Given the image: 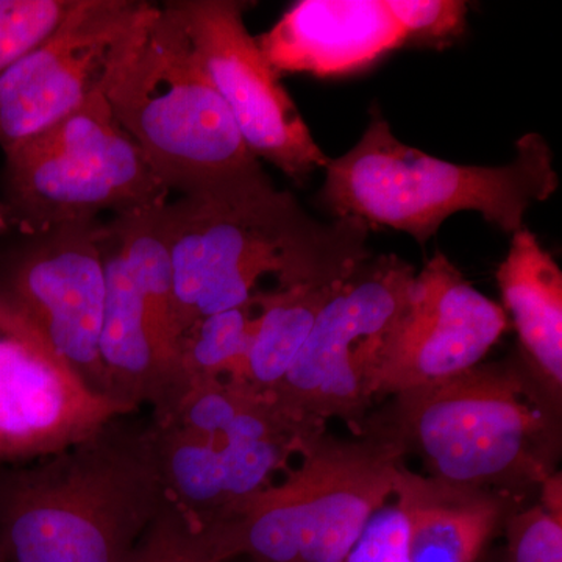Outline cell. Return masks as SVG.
Returning a JSON list of instances; mask_svg holds the SVG:
<instances>
[{"instance_id": "1", "label": "cell", "mask_w": 562, "mask_h": 562, "mask_svg": "<svg viewBox=\"0 0 562 562\" xmlns=\"http://www.w3.org/2000/svg\"><path fill=\"white\" fill-rule=\"evenodd\" d=\"M177 339L203 317L250 302L266 277L276 288L335 283L371 257L369 225L319 222L271 179L180 195L165 205Z\"/></svg>"}, {"instance_id": "2", "label": "cell", "mask_w": 562, "mask_h": 562, "mask_svg": "<svg viewBox=\"0 0 562 562\" xmlns=\"http://www.w3.org/2000/svg\"><path fill=\"white\" fill-rule=\"evenodd\" d=\"M120 416L69 449L0 468L7 562H128L166 502L154 424Z\"/></svg>"}, {"instance_id": "3", "label": "cell", "mask_w": 562, "mask_h": 562, "mask_svg": "<svg viewBox=\"0 0 562 562\" xmlns=\"http://www.w3.org/2000/svg\"><path fill=\"white\" fill-rule=\"evenodd\" d=\"M368 422L419 454L431 479L520 503L560 461L561 402L520 353L392 395Z\"/></svg>"}, {"instance_id": "4", "label": "cell", "mask_w": 562, "mask_h": 562, "mask_svg": "<svg viewBox=\"0 0 562 562\" xmlns=\"http://www.w3.org/2000/svg\"><path fill=\"white\" fill-rule=\"evenodd\" d=\"M103 94L169 191L210 194L269 179L168 3L146 2Z\"/></svg>"}, {"instance_id": "5", "label": "cell", "mask_w": 562, "mask_h": 562, "mask_svg": "<svg viewBox=\"0 0 562 562\" xmlns=\"http://www.w3.org/2000/svg\"><path fill=\"white\" fill-rule=\"evenodd\" d=\"M321 201L335 220L350 217L408 233L420 246L454 213L476 211L505 233L558 190L553 154L539 133L516 144L506 166H462L402 143L380 114L346 154L328 162Z\"/></svg>"}, {"instance_id": "6", "label": "cell", "mask_w": 562, "mask_h": 562, "mask_svg": "<svg viewBox=\"0 0 562 562\" xmlns=\"http://www.w3.org/2000/svg\"><path fill=\"white\" fill-rule=\"evenodd\" d=\"M299 454L283 483L206 528L222 561L342 562L406 465L402 447L369 422L353 439L317 432Z\"/></svg>"}, {"instance_id": "7", "label": "cell", "mask_w": 562, "mask_h": 562, "mask_svg": "<svg viewBox=\"0 0 562 562\" xmlns=\"http://www.w3.org/2000/svg\"><path fill=\"white\" fill-rule=\"evenodd\" d=\"M166 498L209 528L271 486L317 432L321 420L284 412L246 382L192 386L151 419Z\"/></svg>"}, {"instance_id": "8", "label": "cell", "mask_w": 562, "mask_h": 562, "mask_svg": "<svg viewBox=\"0 0 562 562\" xmlns=\"http://www.w3.org/2000/svg\"><path fill=\"white\" fill-rule=\"evenodd\" d=\"M7 216L21 232L98 221L169 202L138 144L114 117L103 90L40 135L5 151Z\"/></svg>"}, {"instance_id": "9", "label": "cell", "mask_w": 562, "mask_h": 562, "mask_svg": "<svg viewBox=\"0 0 562 562\" xmlns=\"http://www.w3.org/2000/svg\"><path fill=\"white\" fill-rule=\"evenodd\" d=\"M166 203L117 214L102 224L103 369L111 397L136 409L147 403L154 416L171 409L188 392L173 328Z\"/></svg>"}, {"instance_id": "10", "label": "cell", "mask_w": 562, "mask_h": 562, "mask_svg": "<svg viewBox=\"0 0 562 562\" xmlns=\"http://www.w3.org/2000/svg\"><path fill=\"white\" fill-rule=\"evenodd\" d=\"M416 269L397 255H371L339 284L279 386L284 412L327 424L336 417L361 436L373 403L380 349L405 308Z\"/></svg>"}, {"instance_id": "11", "label": "cell", "mask_w": 562, "mask_h": 562, "mask_svg": "<svg viewBox=\"0 0 562 562\" xmlns=\"http://www.w3.org/2000/svg\"><path fill=\"white\" fill-rule=\"evenodd\" d=\"M232 114L247 149L305 183L331 158L314 140L280 76L247 31L236 0L168 2Z\"/></svg>"}, {"instance_id": "12", "label": "cell", "mask_w": 562, "mask_h": 562, "mask_svg": "<svg viewBox=\"0 0 562 562\" xmlns=\"http://www.w3.org/2000/svg\"><path fill=\"white\" fill-rule=\"evenodd\" d=\"M136 412L90 390L0 290V468L63 452Z\"/></svg>"}, {"instance_id": "13", "label": "cell", "mask_w": 562, "mask_h": 562, "mask_svg": "<svg viewBox=\"0 0 562 562\" xmlns=\"http://www.w3.org/2000/svg\"><path fill=\"white\" fill-rule=\"evenodd\" d=\"M146 2L74 0L49 38L0 76V149L9 151L103 90L111 63Z\"/></svg>"}, {"instance_id": "14", "label": "cell", "mask_w": 562, "mask_h": 562, "mask_svg": "<svg viewBox=\"0 0 562 562\" xmlns=\"http://www.w3.org/2000/svg\"><path fill=\"white\" fill-rule=\"evenodd\" d=\"M508 328L501 303L436 251L414 277L405 308L384 338L371 379L373 401L475 368Z\"/></svg>"}, {"instance_id": "15", "label": "cell", "mask_w": 562, "mask_h": 562, "mask_svg": "<svg viewBox=\"0 0 562 562\" xmlns=\"http://www.w3.org/2000/svg\"><path fill=\"white\" fill-rule=\"evenodd\" d=\"M102 224L81 222L36 236L0 290L90 390L111 397L101 357L106 303Z\"/></svg>"}, {"instance_id": "16", "label": "cell", "mask_w": 562, "mask_h": 562, "mask_svg": "<svg viewBox=\"0 0 562 562\" xmlns=\"http://www.w3.org/2000/svg\"><path fill=\"white\" fill-rule=\"evenodd\" d=\"M277 74L347 76L405 46L384 0H302L257 38Z\"/></svg>"}, {"instance_id": "17", "label": "cell", "mask_w": 562, "mask_h": 562, "mask_svg": "<svg viewBox=\"0 0 562 562\" xmlns=\"http://www.w3.org/2000/svg\"><path fill=\"white\" fill-rule=\"evenodd\" d=\"M394 497L405 508L412 562H479L506 519L522 506L497 492L417 475L406 465Z\"/></svg>"}, {"instance_id": "18", "label": "cell", "mask_w": 562, "mask_h": 562, "mask_svg": "<svg viewBox=\"0 0 562 562\" xmlns=\"http://www.w3.org/2000/svg\"><path fill=\"white\" fill-rule=\"evenodd\" d=\"M502 308L512 316L520 357L532 375L562 402V272L535 233H514L498 266Z\"/></svg>"}, {"instance_id": "19", "label": "cell", "mask_w": 562, "mask_h": 562, "mask_svg": "<svg viewBox=\"0 0 562 562\" xmlns=\"http://www.w3.org/2000/svg\"><path fill=\"white\" fill-rule=\"evenodd\" d=\"M342 280L273 288L254 295L257 321L244 382L261 394L279 386Z\"/></svg>"}, {"instance_id": "20", "label": "cell", "mask_w": 562, "mask_h": 562, "mask_svg": "<svg viewBox=\"0 0 562 562\" xmlns=\"http://www.w3.org/2000/svg\"><path fill=\"white\" fill-rule=\"evenodd\" d=\"M255 321L257 303L251 297L241 306L199 319L180 336L179 360L188 391L220 380L244 382Z\"/></svg>"}, {"instance_id": "21", "label": "cell", "mask_w": 562, "mask_h": 562, "mask_svg": "<svg viewBox=\"0 0 562 562\" xmlns=\"http://www.w3.org/2000/svg\"><path fill=\"white\" fill-rule=\"evenodd\" d=\"M128 562H224L209 531L166 498Z\"/></svg>"}, {"instance_id": "22", "label": "cell", "mask_w": 562, "mask_h": 562, "mask_svg": "<svg viewBox=\"0 0 562 562\" xmlns=\"http://www.w3.org/2000/svg\"><path fill=\"white\" fill-rule=\"evenodd\" d=\"M72 3L74 0H0V76L49 38Z\"/></svg>"}, {"instance_id": "23", "label": "cell", "mask_w": 562, "mask_h": 562, "mask_svg": "<svg viewBox=\"0 0 562 562\" xmlns=\"http://www.w3.org/2000/svg\"><path fill=\"white\" fill-rule=\"evenodd\" d=\"M405 43L446 47L460 38L468 24V3L462 0H384Z\"/></svg>"}, {"instance_id": "24", "label": "cell", "mask_w": 562, "mask_h": 562, "mask_svg": "<svg viewBox=\"0 0 562 562\" xmlns=\"http://www.w3.org/2000/svg\"><path fill=\"white\" fill-rule=\"evenodd\" d=\"M503 531L508 562H562V517L539 503L514 512Z\"/></svg>"}, {"instance_id": "25", "label": "cell", "mask_w": 562, "mask_h": 562, "mask_svg": "<svg viewBox=\"0 0 562 562\" xmlns=\"http://www.w3.org/2000/svg\"><path fill=\"white\" fill-rule=\"evenodd\" d=\"M342 562H412L408 554V522L403 503H384Z\"/></svg>"}, {"instance_id": "26", "label": "cell", "mask_w": 562, "mask_h": 562, "mask_svg": "<svg viewBox=\"0 0 562 562\" xmlns=\"http://www.w3.org/2000/svg\"><path fill=\"white\" fill-rule=\"evenodd\" d=\"M541 491V502L547 512L554 516L562 517V473L554 472L539 487Z\"/></svg>"}, {"instance_id": "27", "label": "cell", "mask_w": 562, "mask_h": 562, "mask_svg": "<svg viewBox=\"0 0 562 562\" xmlns=\"http://www.w3.org/2000/svg\"><path fill=\"white\" fill-rule=\"evenodd\" d=\"M0 562H7L5 553H3L2 546H0Z\"/></svg>"}]
</instances>
